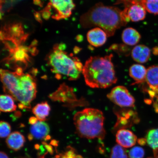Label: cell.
Wrapping results in <instances>:
<instances>
[{"mask_svg": "<svg viewBox=\"0 0 158 158\" xmlns=\"http://www.w3.org/2000/svg\"><path fill=\"white\" fill-rule=\"evenodd\" d=\"M42 158H44V157H43Z\"/></svg>", "mask_w": 158, "mask_h": 158, "instance_id": "54", "label": "cell"}, {"mask_svg": "<svg viewBox=\"0 0 158 158\" xmlns=\"http://www.w3.org/2000/svg\"><path fill=\"white\" fill-rule=\"evenodd\" d=\"M25 141L24 136L17 131L11 133L6 140L8 147L15 151H18L23 147Z\"/></svg>", "mask_w": 158, "mask_h": 158, "instance_id": "18", "label": "cell"}, {"mask_svg": "<svg viewBox=\"0 0 158 158\" xmlns=\"http://www.w3.org/2000/svg\"><path fill=\"white\" fill-rule=\"evenodd\" d=\"M129 75L135 82L133 85L140 84L145 82L147 70L143 65L134 64L130 67Z\"/></svg>", "mask_w": 158, "mask_h": 158, "instance_id": "14", "label": "cell"}, {"mask_svg": "<svg viewBox=\"0 0 158 158\" xmlns=\"http://www.w3.org/2000/svg\"><path fill=\"white\" fill-rule=\"evenodd\" d=\"M145 155V152L141 147H134L130 150L128 152L129 158H143Z\"/></svg>", "mask_w": 158, "mask_h": 158, "instance_id": "24", "label": "cell"}, {"mask_svg": "<svg viewBox=\"0 0 158 158\" xmlns=\"http://www.w3.org/2000/svg\"><path fill=\"white\" fill-rule=\"evenodd\" d=\"M66 158H75L74 157H67Z\"/></svg>", "mask_w": 158, "mask_h": 158, "instance_id": "51", "label": "cell"}, {"mask_svg": "<svg viewBox=\"0 0 158 158\" xmlns=\"http://www.w3.org/2000/svg\"><path fill=\"white\" fill-rule=\"evenodd\" d=\"M122 39L124 44L134 46L139 42L141 35L136 29L132 27H127L123 31Z\"/></svg>", "mask_w": 158, "mask_h": 158, "instance_id": "16", "label": "cell"}, {"mask_svg": "<svg viewBox=\"0 0 158 158\" xmlns=\"http://www.w3.org/2000/svg\"><path fill=\"white\" fill-rule=\"evenodd\" d=\"M58 141L56 140L53 139L51 141L50 144L51 145L54 146V147H57L58 146Z\"/></svg>", "mask_w": 158, "mask_h": 158, "instance_id": "41", "label": "cell"}, {"mask_svg": "<svg viewBox=\"0 0 158 158\" xmlns=\"http://www.w3.org/2000/svg\"><path fill=\"white\" fill-rule=\"evenodd\" d=\"M153 54L156 55L158 54V48H155L153 50Z\"/></svg>", "mask_w": 158, "mask_h": 158, "instance_id": "46", "label": "cell"}, {"mask_svg": "<svg viewBox=\"0 0 158 158\" xmlns=\"http://www.w3.org/2000/svg\"><path fill=\"white\" fill-rule=\"evenodd\" d=\"M29 52L30 53L32 56H36V55L39 54V51L38 49H37L36 47H31L29 46Z\"/></svg>", "mask_w": 158, "mask_h": 158, "instance_id": "32", "label": "cell"}, {"mask_svg": "<svg viewBox=\"0 0 158 158\" xmlns=\"http://www.w3.org/2000/svg\"><path fill=\"white\" fill-rule=\"evenodd\" d=\"M64 155H66L67 157H73L75 158L77 156L76 154L75 153V149L71 147H70V149L65 153Z\"/></svg>", "mask_w": 158, "mask_h": 158, "instance_id": "31", "label": "cell"}, {"mask_svg": "<svg viewBox=\"0 0 158 158\" xmlns=\"http://www.w3.org/2000/svg\"><path fill=\"white\" fill-rule=\"evenodd\" d=\"M76 133L81 137L88 139L98 138L102 140L106 132L104 127L103 113L96 109L86 108L74 116Z\"/></svg>", "mask_w": 158, "mask_h": 158, "instance_id": "4", "label": "cell"}, {"mask_svg": "<svg viewBox=\"0 0 158 158\" xmlns=\"http://www.w3.org/2000/svg\"><path fill=\"white\" fill-rule=\"evenodd\" d=\"M107 97L109 99L120 107H134L135 106V98L124 86L115 87Z\"/></svg>", "mask_w": 158, "mask_h": 158, "instance_id": "6", "label": "cell"}, {"mask_svg": "<svg viewBox=\"0 0 158 158\" xmlns=\"http://www.w3.org/2000/svg\"><path fill=\"white\" fill-rule=\"evenodd\" d=\"M34 15L35 19L38 22L42 24L43 23V21L42 19H41V13L40 12L35 11L34 13Z\"/></svg>", "mask_w": 158, "mask_h": 158, "instance_id": "34", "label": "cell"}, {"mask_svg": "<svg viewBox=\"0 0 158 158\" xmlns=\"http://www.w3.org/2000/svg\"><path fill=\"white\" fill-rule=\"evenodd\" d=\"M28 138L29 141H31V140H32L33 138V136L31 135V134H29V135L28 136Z\"/></svg>", "mask_w": 158, "mask_h": 158, "instance_id": "47", "label": "cell"}, {"mask_svg": "<svg viewBox=\"0 0 158 158\" xmlns=\"http://www.w3.org/2000/svg\"><path fill=\"white\" fill-rule=\"evenodd\" d=\"M145 138L147 143L153 151L158 152V128L150 130Z\"/></svg>", "mask_w": 158, "mask_h": 158, "instance_id": "21", "label": "cell"}, {"mask_svg": "<svg viewBox=\"0 0 158 158\" xmlns=\"http://www.w3.org/2000/svg\"><path fill=\"white\" fill-rule=\"evenodd\" d=\"M51 136L50 135H48L46 138H45L44 140L45 141H48V140L51 139Z\"/></svg>", "mask_w": 158, "mask_h": 158, "instance_id": "49", "label": "cell"}, {"mask_svg": "<svg viewBox=\"0 0 158 158\" xmlns=\"http://www.w3.org/2000/svg\"><path fill=\"white\" fill-rule=\"evenodd\" d=\"M14 99L10 95H2L0 99V109L5 112L14 111L17 106L15 104Z\"/></svg>", "mask_w": 158, "mask_h": 158, "instance_id": "20", "label": "cell"}, {"mask_svg": "<svg viewBox=\"0 0 158 158\" xmlns=\"http://www.w3.org/2000/svg\"><path fill=\"white\" fill-rule=\"evenodd\" d=\"M38 44V41L36 39H34L31 42L29 46L31 47H36Z\"/></svg>", "mask_w": 158, "mask_h": 158, "instance_id": "40", "label": "cell"}, {"mask_svg": "<svg viewBox=\"0 0 158 158\" xmlns=\"http://www.w3.org/2000/svg\"><path fill=\"white\" fill-rule=\"evenodd\" d=\"M42 143L45 149H47V152L50 153V155H52L54 154V152L52 146L48 145L45 142H43Z\"/></svg>", "mask_w": 158, "mask_h": 158, "instance_id": "33", "label": "cell"}, {"mask_svg": "<svg viewBox=\"0 0 158 158\" xmlns=\"http://www.w3.org/2000/svg\"><path fill=\"white\" fill-rule=\"evenodd\" d=\"M145 81L150 90L158 94V65H153L147 69Z\"/></svg>", "mask_w": 158, "mask_h": 158, "instance_id": "15", "label": "cell"}, {"mask_svg": "<svg viewBox=\"0 0 158 158\" xmlns=\"http://www.w3.org/2000/svg\"><path fill=\"white\" fill-rule=\"evenodd\" d=\"M124 14L128 22H134L142 20L145 18L146 10L141 4L136 3L124 8Z\"/></svg>", "mask_w": 158, "mask_h": 158, "instance_id": "9", "label": "cell"}, {"mask_svg": "<svg viewBox=\"0 0 158 158\" xmlns=\"http://www.w3.org/2000/svg\"><path fill=\"white\" fill-rule=\"evenodd\" d=\"M137 142L138 144L141 146H144L147 143V140L145 138H139L137 140Z\"/></svg>", "mask_w": 158, "mask_h": 158, "instance_id": "35", "label": "cell"}, {"mask_svg": "<svg viewBox=\"0 0 158 158\" xmlns=\"http://www.w3.org/2000/svg\"><path fill=\"white\" fill-rule=\"evenodd\" d=\"M114 113L117 116V120L114 126V131L131 127L139 121L137 112L131 110L120 109L114 110Z\"/></svg>", "mask_w": 158, "mask_h": 158, "instance_id": "7", "label": "cell"}, {"mask_svg": "<svg viewBox=\"0 0 158 158\" xmlns=\"http://www.w3.org/2000/svg\"><path fill=\"white\" fill-rule=\"evenodd\" d=\"M148 158H151V157H148Z\"/></svg>", "mask_w": 158, "mask_h": 158, "instance_id": "53", "label": "cell"}, {"mask_svg": "<svg viewBox=\"0 0 158 158\" xmlns=\"http://www.w3.org/2000/svg\"><path fill=\"white\" fill-rule=\"evenodd\" d=\"M110 158H128L126 150L119 145H116L111 150Z\"/></svg>", "mask_w": 158, "mask_h": 158, "instance_id": "23", "label": "cell"}, {"mask_svg": "<svg viewBox=\"0 0 158 158\" xmlns=\"http://www.w3.org/2000/svg\"><path fill=\"white\" fill-rule=\"evenodd\" d=\"M0 157L1 158H9L7 155L5 153L3 152H1L0 153Z\"/></svg>", "mask_w": 158, "mask_h": 158, "instance_id": "44", "label": "cell"}, {"mask_svg": "<svg viewBox=\"0 0 158 158\" xmlns=\"http://www.w3.org/2000/svg\"><path fill=\"white\" fill-rule=\"evenodd\" d=\"M80 22L84 28L97 27L103 29L108 37L113 36L117 29L128 23L123 10L102 3H96L82 15Z\"/></svg>", "mask_w": 158, "mask_h": 158, "instance_id": "2", "label": "cell"}, {"mask_svg": "<svg viewBox=\"0 0 158 158\" xmlns=\"http://www.w3.org/2000/svg\"><path fill=\"white\" fill-rule=\"evenodd\" d=\"M155 158H158V155H157L155 156Z\"/></svg>", "mask_w": 158, "mask_h": 158, "instance_id": "52", "label": "cell"}, {"mask_svg": "<svg viewBox=\"0 0 158 158\" xmlns=\"http://www.w3.org/2000/svg\"><path fill=\"white\" fill-rule=\"evenodd\" d=\"M33 3L35 5L39 6L41 7H43L44 2L41 0H33Z\"/></svg>", "mask_w": 158, "mask_h": 158, "instance_id": "36", "label": "cell"}, {"mask_svg": "<svg viewBox=\"0 0 158 158\" xmlns=\"http://www.w3.org/2000/svg\"><path fill=\"white\" fill-rule=\"evenodd\" d=\"M67 46L64 43H61L58 44H55L53 47V49L64 51L66 49Z\"/></svg>", "mask_w": 158, "mask_h": 158, "instance_id": "30", "label": "cell"}, {"mask_svg": "<svg viewBox=\"0 0 158 158\" xmlns=\"http://www.w3.org/2000/svg\"><path fill=\"white\" fill-rule=\"evenodd\" d=\"M21 1H23V0H13V6L17 4L18 3Z\"/></svg>", "mask_w": 158, "mask_h": 158, "instance_id": "45", "label": "cell"}, {"mask_svg": "<svg viewBox=\"0 0 158 158\" xmlns=\"http://www.w3.org/2000/svg\"><path fill=\"white\" fill-rule=\"evenodd\" d=\"M143 0H126L128 3L130 4H133L134 3H140L141 4V3Z\"/></svg>", "mask_w": 158, "mask_h": 158, "instance_id": "37", "label": "cell"}, {"mask_svg": "<svg viewBox=\"0 0 158 158\" xmlns=\"http://www.w3.org/2000/svg\"><path fill=\"white\" fill-rule=\"evenodd\" d=\"M86 37L88 42L91 45L98 47L105 44L108 35L103 29L95 27L88 31Z\"/></svg>", "mask_w": 158, "mask_h": 158, "instance_id": "10", "label": "cell"}, {"mask_svg": "<svg viewBox=\"0 0 158 158\" xmlns=\"http://www.w3.org/2000/svg\"><path fill=\"white\" fill-rule=\"evenodd\" d=\"M151 55V49L144 45H136L131 51L132 58L136 62L141 64L147 62L149 60Z\"/></svg>", "mask_w": 158, "mask_h": 158, "instance_id": "12", "label": "cell"}, {"mask_svg": "<svg viewBox=\"0 0 158 158\" xmlns=\"http://www.w3.org/2000/svg\"><path fill=\"white\" fill-rule=\"evenodd\" d=\"M52 7L56 10V14L52 15L53 19L59 21L68 18L72 14L76 5L73 0H49Z\"/></svg>", "mask_w": 158, "mask_h": 158, "instance_id": "8", "label": "cell"}, {"mask_svg": "<svg viewBox=\"0 0 158 158\" xmlns=\"http://www.w3.org/2000/svg\"><path fill=\"white\" fill-rule=\"evenodd\" d=\"M19 48L22 49V50L24 51L27 53L29 52V48L28 47L25 46V45H20V46H19Z\"/></svg>", "mask_w": 158, "mask_h": 158, "instance_id": "39", "label": "cell"}, {"mask_svg": "<svg viewBox=\"0 0 158 158\" xmlns=\"http://www.w3.org/2000/svg\"><path fill=\"white\" fill-rule=\"evenodd\" d=\"M47 64L53 73L59 76H66L69 80L78 79L82 73L83 66L78 58L73 56L72 54L53 49L47 56Z\"/></svg>", "mask_w": 158, "mask_h": 158, "instance_id": "5", "label": "cell"}, {"mask_svg": "<svg viewBox=\"0 0 158 158\" xmlns=\"http://www.w3.org/2000/svg\"><path fill=\"white\" fill-rule=\"evenodd\" d=\"M51 108L47 102L36 105L33 108L32 111L39 121H44L49 114Z\"/></svg>", "mask_w": 158, "mask_h": 158, "instance_id": "19", "label": "cell"}, {"mask_svg": "<svg viewBox=\"0 0 158 158\" xmlns=\"http://www.w3.org/2000/svg\"><path fill=\"white\" fill-rule=\"evenodd\" d=\"M40 146L38 144H36L35 145V149L39 150L40 148Z\"/></svg>", "mask_w": 158, "mask_h": 158, "instance_id": "48", "label": "cell"}, {"mask_svg": "<svg viewBox=\"0 0 158 158\" xmlns=\"http://www.w3.org/2000/svg\"><path fill=\"white\" fill-rule=\"evenodd\" d=\"M83 37L82 35H77L76 37V39L77 41H78V42H81L83 40Z\"/></svg>", "mask_w": 158, "mask_h": 158, "instance_id": "43", "label": "cell"}, {"mask_svg": "<svg viewBox=\"0 0 158 158\" xmlns=\"http://www.w3.org/2000/svg\"><path fill=\"white\" fill-rule=\"evenodd\" d=\"M81 49H82L80 48V47L77 46L75 47L73 49L74 52L76 54H78Z\"/></svg>", "mask_w": 158, "mask_h": 158, "instance_id": "42", "label": "cell"}, {"mask_svg": "<svg viewBox=\"0 0 158 158\" xmlns=\"http://www.w3.org/2000/svg\"><path fill=\"white\" fill-rule=\"evenodd\" d=\"M126 44H114L110 47V49L113 50L120 55H123L127 56L130 54L129 48Z\"/></svg>", "mask_w": 158, "mask_h": 158, "instance_id": "25", "label": "cell"}, {"mask_svg": "<svg viewBox=\"0 0 158 158\" xmlns=\"http://www.w3.org/2000/svg\"><path fill=\"white\" fill-rule=\"evenodd\" d=\"M41 13V15L43 19H44L45 20H48L50 19L51 15V13L50 10H47L46 9H44L40 11Z\"/></svg>", "mask_w": 158, "mask_h": 158, "instance_id": "29", "label": "cell"}, {"mask_svg": "<svg viewBox=\"0 0 158 158\" xmlns=\"http://www.w3.org/2000/svg\"><path fill=\"white\" fill-rule=\"evenodd\" d=\"M23 70L17 68L15 72L1 69V78L4 91L19 102V108L31 107V103L36 97L37 86L34 77L24 73Z\"/></svg>", "mask_w": 158, "mask_h": 158, "instance_id": "1", "label": "cell"}, {"mask_svg": "<svg viewBox=\"0 0 158 158\" xmlns=\"http://www.w3.org/2000/svg\"><path fill=\"white\" fill-rule=\"evenodd\" d=\"M39 120L37 119L36 117H31L29 118V123L31 124V125H33V124L36 123Z\"/></svg>", "mask_w": 158, "mask_h": 158, "instance_id": "38", "label": "cell"}, {"mask_svg": "<svg viewBox=\"0 0 158 158\" xmlns=\"http://www.w3.org/2000/svg\"><path fill=\"white\" fill-rule=\"evenodd\" d=\"M1 30L5 34L6 39L19 38L25 34L22 24L20 23H14L6 25Z\"/></svg>", "mask_w": 158, "mask_h": 158, "instance_id": "13", "label": "cell"}, {"mask_svg": "<svg viewBox=\"0 0 158 158\" xmlns=\"http://www.w3.org/2000/svg\"><path fill=\"white\" fill-rule=\"evenodd\" d=\"M11 127L10 124L7 122L1 121L0 123V136L1 138H5L10 135Z\"/></svg>", "mask_w": 158, "mask_h": 158, "instance_id": "27", "label": "cell"}, {"mask_svg": "<svg viewBox=\"0 0 158 158\" xmlns=\"http://www.w3.org/2000/svg\"><path fill=\"white\" fill-rule=\"evenodd\" d=\"M141 4L148 12L158 15V0H143Z\"/></svg>", "mask_w": 158, "mask_h": 158, "instance_id": "22", "label": "cell"}, {"mask_svg": "<svg viewBox=\"0 0 158 158\" xmlns=\"http://www.w3.org/2000/svg\"><path fill=\"white\" fill-rule=\"evenodd\" d=\"M75 158H84L82 156L80 155H77Z\"/></svg>", "mask_w": 158, "mask_h": 158, "instance_id": "50", "label": "cell"}, {"mask_svg": "<svg viewBox=\"0 0 158 158\" xmlns=\"http://www.w3.org/2000/svg\"><path fill=\"white\" fill-rule=\"evenodd\" d=\"M1 12L4 13L9 12L13 6V0H1Z\"/></svg>", "mask_w": 158, "mask_h": 158, "instance_id": "28", "label": "cell"}, {"mask_svg": "<svg viewBox=\"0 0 158 158\" xmlns=\"http://www.w3.org/2000/svg\"><path fill=\"white\" fill-rule=\"evenodd\" d=\"M2 41L4 44L5 48L10 53H15V51L18 49L19 47L18 45L13 39L6 38Z\"/></svg>", "mask_w": 158, "mask_h": 158, "instance_id": "26", "label": "cell"}, {"mask_svg": "<svg viewBox=\"0 0 158 158\" xmlns=\"http://www.w3.org/2000/svg\"><path fill=\"white\" fill-rule=\"evenodd\" d=\"M31 134L37 139H44L49 133L48 124L44 121H38L31 125L30 128Z\"/></svg>", "mask_w": 158, "mask_h": 158, "instance_id": "17", "label": "cell"}, {"mask_svg": "<svg viewBox=\"0 0 158 158\" xmlns=\"http://www.w3.org/2000/svg\"><path fill=\"white\" fill-rule=\"evenodd\" d=\"M116 138L118 145L124 148L133 147L137 141L135 135L130 130L126 129L118 130L116 132Z\"/></svg>", "mask_w": 158, "mask_h": 158, "instance_id": "11", "label": "cell"}, {"mask_svg": "<svg viewBox=\"0 0 158 158\" xmlns=\"http://www.w3.org/2000/svg\"><path fill=\"white\" fill-rule=\"evenodd\" d=\"M112 54L104 57L94 56L88 59L82 73L88 86L93 88H106L117 81Z\"/></svg>", "mask_w": 158, "mask_h": 158, "instance_id": "3", "label": "cell"}]
</instances>
